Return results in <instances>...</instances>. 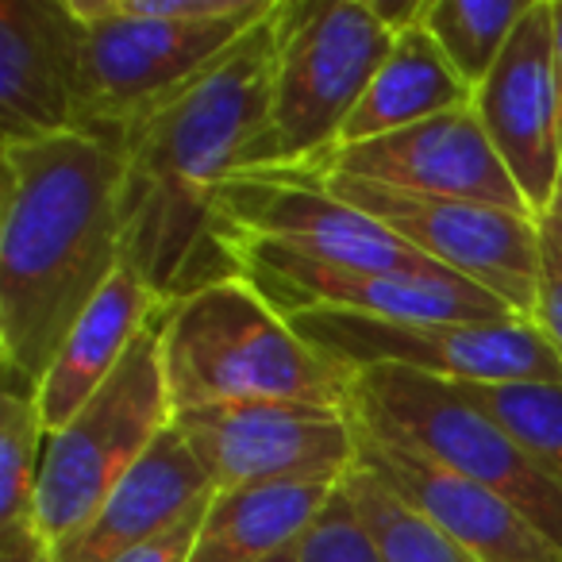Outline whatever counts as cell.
Segmentation results:
<instances>
[{"label": "cell", "instance_id": "obj_1", "mask_svg": "<svg viewBox=\"0 0 562 562\" xmlns=\"http://www.w3.org/2000/svg\"><path fill=\"white\" fill-rule=\"evenodd\" d=\"M281 0L204 78L158 104L120 143L124 262L166 308L212 281L239 278L220 201L235 178L278 162L270 89Z\"/></svg>", "mask_w": 562, "mask_h": 562}, {"label": "cell", "instance_id": "obj_2", "mask_svg": "<svg viewBox=\"0 0 562 562\" xmlns=\"http://www.w3.org/2000/svg\"><path fill=\"white\" fill-rule=\"evenodd\" d=\"M0 370L35 397L78 316L124 266L120 150L86 132L0 143Z\"/></svg>", "mask_w": 562, "mask_h": 562}, {"label": "cell", "instance_id": "obj_3", "mask_svg": "<svg viewBox=\"0 0 562 562\" xmlns=\"http://www.w3.org/2000/svg\"><path fill=\"white\" fill-rule=\"evenodd\" d=\"M158 331L173 413L227 405L351 408L355 378L321 359L243 273L181 297L162 313Z\"/></svg>", "mask_w": 562, "mask_h": 562}, {"label": "cell", "instance_id": "obj_4", "mask_svg": "<svg viewBox=\"0 0 562 562\" xmlns=\"http://www.w3.org/2000/svg\"><path fill=\"white\" fill-rule=\"evenodd\" d=\"M393 40L370 0H281L270 89L278 162L270 170L313 166L339 147Z\"/></svg>", "mask_w": 562, "mask_h": 562}, {"label": "cell", "instance_id": "obj_5", "mask_svg": "<svg viewBox=\"0 0 562 562\" xmlns=\"http://www.w3.org/2000/svg\"><path fill=\"white\" fill-rule=\"evenodd\" d=\"M273 4L220 24H166L132 16L120 0H70L74 16L81 20L74 132L120 147L143 116L204 78L250 27L262 24Z\"/></svg>", "mask_w": 562, "mask_h": 562}, {"label": "cell", "instance_id": "obj_6", "mask_svg": "<svg viewBox=\"0 0 562 562\" xmlns=\"http://www.w3.org/2000/svg\"><path fill=\"white\" fill-rule=\"evenodd\" d=\"M158 324L162 316L135 339L116 374L55 436H47L35 490V528L50 547L81 528L112 493V485L173 424Z\"/></svg>", "mask_w": 562, "mask_h": 562}, {"label": "cell", "instance_id": "obj_7", "mask_svg": "<svg viewBox=\"0 0 562 562\" xmlns=\"http://www.w3.org/2000/svg\"><path fill=\"white\" fill-rule=\"evenodd\" d=\"M351 413L367 428L405 439L447 470L505 497L562 547V490L497 420L470 405L451 382L405 370H367L355 374Z\"/></svg>", "mask_w": 562, "mask_h": 562}, {"label": "cell", "instance_id": "obj_8", "mask_svg": "<svg viewBox=\"0 0 562 562\" xmlns=\"http://www.w3.org/2000/svg\"><path fill=\"white\" fill-rule=\"evenodd\" d=\"M285 321L347 378L405 370L451 385H562L559 355L531 321H378L344 313H297Z\"/></svg>", "mask_w": 562, "mask_h": 562}, {"label": "cell", "instance_id": "obj_9", "mask_svg": "<svg viewBox=\"0 0 562 562\" xmlns=\"http://www.w3.org/2000/svg\"><path fill=\"white\" fill-rule=\"evenodd\" d=\"M308 178L328 186L339 201L374 216L424 258L474 281L477 290L493 293L501 305L531 321L539 281H543V224L536 216L493 209V204L451 201V196L405 193V189L336 178V173H308Z\"/></svg>", "mask_w": 562, "mask_h": 562}, {"label": "cell", "instance_id": "obj_10", "mask_svg": "<svg viewBox=\"0 0 562 562\" xmlns=\"http://www.w3.org/2000/svg\"><path fill=\"white\" fill-rule=\"evenodd\" d=\"M220 227L227 250L235 243H270L347 270L408 273V278L451 273L408 247L374 216L339 201L328 186L297 170H250L235 178L220 201Z\"/></svg>", "mask_w": 562, "mask_h": 562}, {"label": "cell", "instance_id": "obj_11", "mask_svg": "<svg viewBox=\"0 0 562 562\" xmlns=\"http://www.w3.org/2000/svg\"><path fill=\"white\" fill-rule=\"evenodd\" d=\"M232 255L243 278L281 316L344 313L378 316V321H524L493 293L454 273L408 278V273L347 270L270 243H235Z\"/></svg>", "mask_w": 562, "mask_h": 562}, {"label": "cell", "instance_id": "obj_12", "mask_svg": "<svg viewBox=\"0 0 562 562\" xmlns=\"http://www.w3.org/2000/svg\"><path fill=\"white\" fill-rule=\"evenodd\" d=\"M173 428L201 459L212 490H239V485L308 474H347L359 462V431L351 408H196V413H173Z\"/></svg>", "mask_w": 562, "mask_h": 562}, {"label": "cell", "instance_id": "obj_13", "mask_svg": "<svg viewBox=\"0 0 562 562\" xmlns=\"http://www.w3.org/2000/svg\"><path fill=\"white\" fill-rule=\"evenodd\" d=\"M474 112L528 212L547 220L562 186V89L551 0H531L505 55L474 89Z\"/></svg>", "mask_w": 562, "mask_h": 562}, {"label": "cell", "instance_id": "obj_14", "mask_svg": "<svg viewBox=\"0 0 562 562\" xmlns=\"http://www.w3.org/2000/svg\"><path fill=\"white\" fill-rule=\"evenodd\" d=\"M290 170L336 173V178L374 181V186L405 189V193L528 212L513 173L493 150L474 104H462V109L401 127V132L378 135V139L336 147L321 162L290 166Z\"/></svg>", "mask_w": 562, "mask_h": 562}, {"label": "cell", "instance_id": "obj_15", "mask_svg": "<svg viewBox=\"0 0 562 562\" xmlns=\"http://www.w3.org/2000/svg\"><path fill=\"white\" fill-rule=\"evenodd\" d=\"M355 431L359 467H367L393 497L416 508L474 562H562V547L505 497L447 470L405 439L367 428L362 420H355Z\"/></svg>", "mask_w": 562, "mask_h": 562}, {"label": "cell", "instance_id": "obj_16", "mask_svg": "<svg viewBox=\"0 0 562 562\" xmlns=\"http://www.w3.org/2000/svg\"><path fill=\"white\" fill-rule=\"evenodd\" d=\"M81 20L70 0H0V143L74 132Z\"/></svg>", "mask_w": 562, "mask_h": 562}, {"label": "cell", "instance_id": "obj_17", "mask_svg": "<svg viewBox=\"0 0 562 562\" xmlns=\"http://www.w3.org/2000/svg\"><path fill=\"white\" fill-rule=\"evenodd\" d=\"M209 493L212 482L201 459L170 424L158 443L112 485L93 516L50 547L55 562H120L127 551L181 520Z\"/></svg>", "mask_w": 562, "mask_h": 562}, {"label": "cell", "instance_id": "obj_18", "mask_svg": "<svg viewBox=\"0 0 562 562\" xmlns=\"http://www.w3.org/2000/svg\"><path fill=\"white\" fill-rule=\"evenodd\" d=\"M162 313L166 305L132 266L124 262L112 273L93 305L78 316V324L70 328V336L58 347L55 362H50L40 390H35V405H40L47 436H55L116 374L120 362L132 351V344Z\"/></svg>", "mask_w": 562, "mask_h": 562}, {"label": "cell", "instance_id": "obj_19", "mask_svg": "<svg viewBox=\"0 0 562 562\" xmlns=\"http://www.w3.org/2000/svg\"><path fill=\"white\" fill-rule=\"evenodd\" d=\"M347 474H308L216 490L189 562H270L293 551L313 531L331 497L344 490Z\"/></svg>", "mask_w": 562, "mask_h": 562}, {"label": "cell", "instance_id": "obj_20", "mask_svg": "<svg viewBox=\"0 0 562 562\" xmlns=\"http://www.w3.org/2000/svg\"><path fill=\"white\" fill-rule=\"evenodd\" d=\"M462 104H474V89L451 70L436 40L424 27H413L393 40L382 70L374 74L351 124L344 127L339 147L424 124V120L443 116Z\"/></svg>", "mask_w": 562, "mask_h": 562}, {"label": "cell", "instance_id": "obj_21", "mask_svg": "<svg viewBox=\"0 0 562 562\" xmlns=\"http://www.w3.org/2000/svg\"><path fill=\"white\" fill-rule=\"evenodd\" d=\"M528 9L531 0H428L424 32L436 40L451 70L477 89L505 55Z\"/></svg>", "mask_w": 562, "mask_h": 562}, {"label": "cell", "instance_id": "obj_22", "mask_svg": "<svg viewBox=\"0 0 562 562\" xmlns=\"http://www.w3.org/2000/svg\"><path fill=\"white\" fill-rule=\"evenodd\" d=\"M470 405L497 420L539 470L562 490V385L559 382H497L454 385Z\"/></svg>", "mask_w": 562, "mask_h": 562}, {"label": "cell", "instance_id": "obj_23", "mask_svg": "<svg viewBox=\"0 0 562 562\" xmlns=\"http://www.w3.org/2000/svg\"><path fill=\"white\" fill-rule=\"evenodd\" d=\"M351 508L367 536L374 539L382 562H474L467 551L451 543L439 528H431L416 508H408L401 497H393L367 467L355 462V470L344 482Z\"/></svg>", "mask_w": 562, "mask_h": 562}, {"label": "cell", "instance_id": "obj_24", "mask_svg": "<svg viewBox=\"0 0 562 562\" xmlns=\"http://www.w3.org/2000/svg\"><path fill=\"white\" fill-rule=\"evenodd\" d=\"M47 428L35 397L0 393V528L35 524V490H40Z\"/></svg>", "mask_w": 562, "mask_h": 562}, {"label": "cell", "instance_id": "obj_25", "mask_svg": "<svg viewBox=\"0 0 562 562\" xmlns=\"http://www.w3.org/2000/svg\"><path fill=\"white\" fill-rule=\"evenodd\" d=\"M297 562H382L374 539L367 536V528L355 516L347 490L331 497V505L313 524V531L297 543Z\"/></svg>", "mask_w": 562, "mask_h": 562}, {"label": "cell", "instance_id": "obj_26", "mask_svg": "<svg viewBox=\"0 0 562 562\" xmlns=\"http://www.w3.org/2000/svg\"><path fill=\"white\" fill-rule=\"evenodd\" d=\"M212 493L201 501V505L189 508L181 520H173L166 531H158L155 539H147V543H139L135 551H127L120 562H189L193 559V547H196V536H201V524H204V513H209Z\"/></svg>", "mask_w": 562, "mask_h": 562}, {"label": "cell", "instance_id": "obj_27", "mask_svg": "<svg viewBox=\"0 0 562 562\" xmlns=\"http://www.w3.org/2000/svg\"><path fill=\"white\" fill-rule=\"evenodd\" d=\"M531 324L543 331L551 351L562 362V250L543 235V281H539V301Z\"/></svg>", "mask_w": 562, "mask_h": 562}, {"label": "cell", "instance_id": "obj_28", "mask_svg": "<svg viewBox=\"0 0 562 562\" xmlns=\"http://www.w3.org/2000/svg\"><path fill=\"white\" fill-rule=\"evenodd\" d=\"M0 562H55V551L35 524L0 528Z\"/></svg>", "mask_w": 562, "mask_h": 562}, {"label": "cell", "instance_id": "obj_29", "mask_svg": "<svg viewBox=\"0 0 562 562\" xmlns=\"http://www.w3.org/2000/svg\"><path fill=\"white\" fill-rule=\"evenodd\" d=\"M374 16L390 27L393 35H405L413 27H424V12H428V0H370Z\"/></svg>", "mask_w": 562, "mask_h": 562}, {"label": "cell", "instance_id": "obj_30", "mask_svg": "<svg viewBox=\"0 0 562 562\" xmlns=\"http://www.w3.org/2000/svg\"><path fill=\"white\" fill-rule=\"evenodd\" d=\"M554 16V63H559V89H562V0H551Z\"/></svg>", "mask_w": 562, "mask_h": 562}, {"label": "cell", "instance_id": "obj_31", "mask_svg": "<svg viewBox=\"0 0 562 562\" xmlns=\"http://www.w3.org/2000/svg\"><path fill=\"white\" fill-rule=\"evenodd\" d=\"M539 224H543V235L547 239L554 243V247L562 250V220H554V216H547V220H539Z\"/></svg>", "mask_w": 562, "mask_h": 562}, {"label": "cell", "instance_id": "obj_32", "mask_svg": "<svg viewBox=\"0 0 562 562\" xmlns=\"http://www.w3.org/2000/svg\"><path fill=\"white\" fill-rule=\"evenodd\" d=\"M270 562H297V547H293V551H285V554H278V559H270Z\"/></svg>", "mask_w": 562, "mask_h": 562}, {"label": "cell", "instance_id": "obj_33", "mask_svg": "<svg viewBox=\"0 0 562 562\" xmlns=\"http://www.w3.org/2000/svg\"><path fill=\"white\" fill-rule=\"evenodd\" d=\"M551 216H554V220H562V196H559V201H554V209H551Z\"/></svg>", "mask_w": 562, "mask_h": 562}, {"label": "cell", "instance_id": "obj_34", "mask_svg": "<svg viewBox=\"0 0 562 562\" xmlns=\"http://www.w3.org/2000/svg\"><path fill=\"white\" fill-rule=\"evenodd\" d=\"M559 196H562V186H559Z\"/></svg>", "mask_w": 562, "mask_h": 562}]
</instances>
